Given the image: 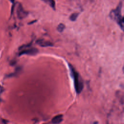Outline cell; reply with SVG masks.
I'll use <instances>...</instances> for the list:
<instances>
[{
    "mask_svg": "<svg viewBox=\"0 0 124 124\" xmlns=\"http://www.w3.org/2000/svg\"><path fill=\"white\" fill-rule=\"evenodd\" d=\"M4 124H6V123H4Z\"/></svg>",
    "mask_w": 124,
    "mask_h": 124,
    "instance_id": "cell-14",
    "label": "cell"
},
{
    "mask_svg": "<svg viewBox=\"0 0 124 124\" xmlns=\"http://www.w3.org/2000/svg\"><path fill=\"white\" fill-rule=\"evenodd\" d=\"M42 0L44 2L48 4L51 8H52L54 10H55L56 4H55V1L54 0Z\"/></svg>",
    "mask_w": 124,
    "mask_h": 124,
    "instance_id": "cell-7",
    "label": "cell"
},
{
    "mask_svg": "<svg viewBox=\"0 0 124 124\" xmlns=\"http://www.w3.org/2000/svg\"><path fill=\"white\" fill-rule=\"evenodd\" d=\"M3 91V88L2 86H1V85H0V96L2 94V93Z\"/></svg>",
    "mask_w": 124,
    "mask_h": 124,
    "instance_id": "cell-11",
    "label": "cell"
},
{
    "mask_svg": "<svg viewBox=\"0 0 124 124\" xmlns=\"http://www.w3.org/2000/svg\"><path fill=\"white\" fill-rule=\"evenodd\" d=\"M63 120V115L62 114H58L55 116L51 120V122L53 124H59Z\"/></svg>",
    "mask_w": 124,
    "mask_h": 124,
    "instance_id": "cell-6",
    "label": "cell"
},
{
    "mask_svg": "<svg viewBox=\"0 0 124 124\" xmlns=\"http://www.w3.org/2000/svg\"><path fill=\"white\" fill-rule=\"evenodd\" d=\"M122 8V3L120 2L117 7L111 11L109 16L112 19L117 22L121 28L124 31V17H123L121 15Z\"/></svg>",
    "mask_w": 124,
    "mask_h": 124,
    "instance_id": "cell-2",
    "label": "cell"
},
{
    "mask_svg": "<svg viewBox=\"0 0 124 124\" xmlns=\"http://www.w3.org/2000/svg\"><path fill=\"white\" fill-rule=\"evenodd\" d=\"M36 44H37L39 46L42 47H48V46H53V44L48 41H46L43 39H38L36 41Z\"/></svg>",
    "mask_w": 124,
    "mask_h": 124,
    "instance_id": "cell-5",
    "label": "cell"
},
{
    "mask_svg": "<svg viewBox=\"0 0 124 124\" xmlns=\"http://www.w3.org/2000/svg\"><path fill=\"white\" fill-rule=\"evenodd\" d=\"M123 72H124V65L123 68Z\"/></svg>",
    "mask_w": 124,
    "mask_h": 124,
    "instance_id": "cell-13",
    "label": "cell"
},
{
    "mask_svg": "<svg viewBox=\"0 0 124 124\" xmlns=\"http://www.w3.org/2000/svg\"><path fill=\"white\" fill-rule=\"evenodd\" d=\"M78 16V13H73L70 15L69 17V19L71 21H74L77 19Z\"/></svg>",
    "mask_w": 124,
    "mask_h": 124,
    "instance_id": "cell-9",
    "label": "cell"
},
{
    "mask_svg": "<svg viewBox=\"0 0 124 124\" xmlns=\"http://www.w3.org/2000/svg\"><path fill=\"white\" fill-rule=\"evenodd\" d=\"M16 14L19 19H22L25 18L28 15V12L23 7L21 4L18 3L16 7Z\"/></svg>",
    "mask_w": 124,
    "mask_h": 124,
    "instance_id": "cell-3",
    "label": "cell"
},
{
    "mask_svg": "<svg viewBox=\"0 0 124 124\" xmlns=\"http://www.w3.org/2000/svg\"><path fill=\"white\" fill-rule=\"evenodd\" d=\"M39 52L38 49L35 47H29L28 48L21 50L18 54V56H21L23 55H35Z\"/></svg>",
    "mask_w": 124,
    "mask_h": 124,
    "instance_id": "cell-4",
    "label": "cell"
},
{
    "mask_svg": "<svg viewBox=\"0 0 124 124\" xmlns=\"http://www.w3.org/2000/svg\"><path fill=\"white\" fill-rule=\"evenodd\" d=\"M11 3H14V2H15V0H9Z\"/></svg>",
    "mask_w": 124,
    "mask_h": 124,
    "instance_id": "cell-12",
    "label": "cell"
},
{
    "mask_svg": "<svg viewBox=\"0 0 124 124\" xmlns=\"http://www.w3.org/2000/svg\"><path fill=\"white\" fill-rule=\"evenodd\" d=\"M31 46V43H28L26 45H23L19 47V50L21 51V50L28 48L30 47Z\"/></svg>",
    "mask_w": 124,
    "mask_h": 124,
    "instance_id": "cell-10",
    "label": "cell"
},
{
    "mask_svg": "<svg viewBox=\"0 0 124 124\" xmlns=\"http://www.w3.org/2000/svg\"><path fill=\"white\" fill-rule=\"evenodd\" d=\"M71 75L73 78L75 90L77 94H79L83 90V83L82 79L78 72L71 64L69 65Z\"/></svg>",
    "mask_w": 124,
    "mask_h": 124,
    "instance_id": "cell-1",
    "label": "cell"
},
{
    "mask_svg": "<svg viewBox=\"0 0 124 124\" xmlns=\"http://www.w3.org/2000/svg\"><path fill=\"white\" fill-rule=\"evenodd\" d=\"M65 28V25L63 23H60L58 25L57 27V30L59 32H62L64 31Z\"/></svg>",
    "mask_w": 124,
    "mask_h": 124,
    "instance_id": "cell-8",
    "label": "cell"
}]
</instances>
